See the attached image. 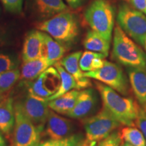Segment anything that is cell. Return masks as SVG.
Here are the masks:
<instances>
[{
    "label": "cell",
    "instance_id": "obj_1",
    "mask_svg": "<svg viewBox=\"0 0 146 146\" xmlns=\"http://www.w3.org/2000/svg\"><path fill=\"white\" fill-rule=\"evenodd\" d=\"M103 103L106 108L121 125L134 127L140 105L131 98H126L100 82L95 83Z\"/></svg>",
    "mask_w": 146,
    "mask_h": 146
},
{
    "label": "cell",
    "instance_id": "obj_2",
    "mask_svg": "<svg viewBox=\"0 0 146 146\" xmlns=\"http://www.w3.org/2000/svg\"><path fill=\"white\" fill-rule=\"evenodd\" d=\"M36 29L45 32L62 44H69L75 41L79 33L76 16L68 11L60 12L36 25Z\"/></svg>",
    "mask_w": 146,
    "mask_h": 146
},
{
    "label": "cell",
    "instance_id": "obj_3",
    "mask_svg": "<svg viewBox=\"0 0 146 146\" xmlns=\"http://www.w3.org/2000/svg\"><path fill=\"white\" fill-rule=\"evenodd\" d=\"M112 57L120 64L133 68H146V54L116 25L114 31Z\"/></svg>",
    "mask_w": 146,
    "mask_h": 146
},
{
    "label": "cell",
    "instance_id": "obj_4",
    "mask_svg": "<svg viewBox=\"0 0 146 146\" xmlns=\"http://www.w3.org/2000/svg\"><path fill=\"white\" fill-rule=\"evenodd\" d=\"M85 18L93 31L110 42L114 27V11L107 0H94L85 12Z\"/></svg>",
    "mask_w": 146,
    "mask_h": 146
},
{
    "label": "cell",
    "instance_id": "obj_5",
    "mask_svg": "<svg viewBox=\"0 0 146 146\" xmlns=\"http://www.w3.org/2000/svg\"><path fill=\"white\" fill-rule=\"evenodd\" d=\"M85 77L102 83L124 96L129 94V82L121 66L105 60L101 68L96 70L83 72Z\"/></svg>",
    "mask_w": 146,
    "mask_h": 146
},
{
    "label": "cell",
    "instance_id": "obj_6",
    "mask_svg": "<svg viewBox=\"0 0 146 146\" xmlns=\"http://www.w3.org/2000/svg\"><path fill=\"white\" fill-rule=\"evenodd\" d=\"M14 115L15 121L11 146L39 145L43 131L36 127L27 117L20 103L14 104Z\"/></svg>",
    "mask_w": 146,
    "mask_h": 146
},
{
    "label": "cell",
    "instance_id": "obj_7",
    "mask_svg": "<svg viewBox=\"0 0 146 146\" xmlns=\"http://www.w3.org/2000/svg\"><path fill=\"white\" fill-rule=\"evenodd\" d=\"M117 22L122 30L137 43L144 46L146 38V16L127 4L118 9Z\"/></svg>",
    "mask_w": 146,
    "mask_h": 146
},
{
    "label": "cell",
    "instance_id": "obj_8",
    "mask_svg": "<svg viewBox=\"0 0 146 146\" xmlns=\"http://www.w3.org/2000/svg\"><path fill=\"white\" fill-rule=\"evenodd\" d=\"M83 124L87 139L96 143L104 139L113 131L117 130L121 125L104 106L96 114L85 118Z\"/></svg>",
    "mask_w": 146,
    "mask_h": 146
},
{
    "label": "cell",
    "instance_id": "obj_9",
    "mask_svg": "<svg viewBox=\"0 0 146 146\" xmlns=\"http://www.w3.org/2000/svg\"><path fill=\"white\" fill-rule=\"evenodd\" d=\"M24 114L36 127L44 130L50 108L48 101L29 93L24 101L20 103Z\"/></svg>",
    "mask_w": 146,
    "mask_h": 146
},
{
    "label": "cell",
    "instance_id": "obj_10",
    "mask_svg": "<svg viewBox=\"0 0 146 146\" xmlns=\"http://www.w3.org/2000/svg\"><path fill=\"white\" fill-rule=\"evenodd\" d=\"M60 74L56 68L49 67L36 78L29 87V93L47 99L58 91L60 85Z\"/></svg>",
    "mask_w": 146,
    "mask_h": 146
},
{
    "label": "cell",
    "instance_id": "obj_11",
    "mask_svg": "<svg viewBox=\"0 0 146 146\" xmlns=\"http://www.w3.org/2000/svg\"><path fill=\"white\" fill-rule=\"evenodd\" d=\"M45 124L46 127L43 132L52 139H60L73 134L74 126L72 122L58 115L50 108Z\"/></svg>",
    "mask_w": 146,
    "mask_h": 146
},
{
    "label": "cell",
    "instance_id": "obj_12",
    "mask_svg": "<svg viewBox=\"0 0 146 146\" xmlns=\"http://www.w3.org/2000/svg\"><path fill=\"white\" fill-rule=\"evenodd\" d=\"M98 96L92 89H85L79 92L76 104L67 116L74 119L85 118L96 109Z\"/></svg>",
    "mask_w": 146,
    "mask_h": 146
},
{
    "label": "cell",
    "instance_id": "obj_13",
    "mask_svg": "<svg viewBox=\"0 0 146 146\" xmlns=\"http://www.w3.org/2000/svg\"><path fill=\"white\" fill-rule=\"evenodd\" d=\"M32 12L43 21L68 10L63 0H29Z\"/></svg>",
    "mask_w": 146,
    "mask_h": 146
},
{
    "label": "cell",
    "instance_id": "obj_14",
    "mask_svg": "<svg viewBox=\"0 0 146 146\" xmlns=\"http://www.w3.org/2000/svg\"><path fill=\"white\" fill-rule=\"evenodd\" d=\"M83 53L81 51L73 52L62 58L59 61V63L63 68L71 74L77 83L78 89H87L91 86V81L89 78L85 77L83 75V72L80 68L79 60Z\"/></svg>",
    "mask_w": 146,
    "mask_h": 146
},
{
    "label": "cell",
    "instance_id": "obj_15",
    "mask_svg": "<svg viewBox=\"0 0 146 146\" xmlns=\"http://www.w3.org/2000/svg\"><path fill=\"white\" fill-rule=\"evenodd\" d=\"M127 72L131 89L139 104L146 108V68L127 67Z\"/></svg>",
    "mask_w": 146,
    "mask_h": 146
},
{
    "label": "cell",
    "instance_id": "obj_16",
    "mask_svg": "<svg viewBox=\"0 0 146 146\" xmlns=\"http://www.w3.org/2000/svg\"><path fill=\"white\" fill-rule=\"evenodd\" d=\"M43 35L41 31L33 30L27 34L23 49V62L42 57Z\"/></svg>",
    "mask_w": 146,
    "mask_h": 146
},
{
    "label": "cell",
    "instance_id": "obj_17",
    "mask_svg": "<svg viewBox=\"0 0 146 146\" xmlns=\"http://www.w3.org/2000/svg\"><path fill=\"white\" fill-rule=\"evenodd\" d=\"M15 115L12 98L8 97L0 101V132L10 136L14 129Z\"/></svg>",
    "mask_w": 146,
    "mask_h": 146
},
{
    "label": "cell",
    "instance_id": "obj_18",
    "mask_svg": "<svg viewBox=\"0 0 146 146\" xmlns=\"http://www.w3.org/2000/svg\"><path fill=\"white\" fill-rule=\"evenodd\" d=\"M53 65L52 62L43 57L23 62L20 78L29 81L35 79L42 72Z\"/></svg>",
    "mask_w": 146,
    "mask_h": 146
},
{
    "label": "cell",
    "instance_id": "obj_19",
    "mask_svg": "<svg viewBox=\"0 0 146 146\" xmlns=\"http://www.w3.org/2000/svg\"><path fill=\"white\" fill-rule=\"evenodd\" d=\"M43 44L42 49V57L55 64L63 58L66 48L62 43L53 39L50 35L43 33Z\"/></svg>",
    "mask_w": 146,
    "mask_h": 146
},
{
    "label": "cell",
    "instance_id": "obj_20",
    "mask_svg": "<svg viewBox=\"0 0 146 146\" xmlns=\"http://www.w3.org/2000/svg\"><path fill=\"white\" fill-rule=\"evenodd\" d=\"M79 92L76 89H72L59 98L49 101V108L58 114L66 115L74 108Z\"/></svg>",
    "mask_w": 146,
    "mask_h": 146
},
{
    "label": "cell",
    "instance_id": "obj_21",
    "mask_svg": "<svg viewBox=\"0 0 146 146\" xmlns=\"http://www.w3.org/2000/svg\"><path fill=\"white\" fill-rule=\"evenodd\" d=\"M110 42L98 33L91 30L89 31L83 40V45L85 49L91 52L100 53L104 55L106 57L108 56Z\"/></svg>",
    "mask_w": 146,
    "mask_h": 146
},
{
    "label": "cell",
    "instance_id": "obj_22",
    "mask_svg": "<svg viewBox=\"0 0 146 146\" xmlns=\"http://www.w3.org/2000/svg\"><path fill=\"white\" fill-rule=\"evenodd\" d=\"M54 66L55 68H56V70L60 74L61 82H60V85L58 91L54 95H52V96L47 99L48 102L59 98L60 96H62L72 89H78L77 83L74 78L63 68V66L60 64L59 62L55 64Z\"/></svg>",
    "mask_w": 146,
    "mask_h": 146
},
{
    "label": "cell",
    "instance_id": "obj_23",
    "mask_svg": "<svg viewBox=\"0 0 146 146\" xmlns=\"http://www.w3.org/2000/svg\"><path fill=\"white\" fill-rule=\"evenodd\" d=\"M104 55L91 51H86L81 55L79 60L80 68L83 72H89L101 68L104 64Z\"/></svg>",
    "mask_w": 146,
    "mask_h": 146
},
{
    "label": "cell",
    "instance_id": "obj_24",
    "mask_svg": "<svg viewBox=\"0 0 146 146\" xmlns=\"http://www.w3.org/2000/svg\"><path fill=\"white\" fill-rule=\"evenodd\" d=\"M124 142L130 143L133 146H146V139L143 134L138 128L127 126L120 131Z\"/></svg>",
    "mask_w": 146,
    "mask_h": 146
},
{
    "label": "cell",
    "instance_id": "obj_25",
    "mask_svg": "<svg viewBox=\"0 0 146 146\" xmlns=\"http://www.w3.org/2000/svg\"><path fill=\"white\" fill-rule=\"evenodd\" d=\"M85 139L82 133H76L60 139H50L46 141L40 142L38 146H80Z\"/></svg>",
    "mask_w": 146,
    "mask_h": 146
},
{
    "label": "cell",
    "instance_id": "obj_26",
    "mask_svg": "<svg viewBox=\"0 0 146 146\" xmlns=\"http://www.w3.org/2000/svg\"><path fill=\"white\" fill-rule=\"evenodd\" d=\"M21 77V71L17 68L0 74V94L6 92L14 86Z\"/></svg>",
    "mask_w": 146,
    "mask_h": 146
},
{
    "label": "cell",
    "instance_id": "obj_27",
    "mask_svg": "<svg viewBox=\"0 0 146 146\" xmlns=\"http://www.w3.org/2000/svg\"><path fill=\"white\" fill-rule=\"evenodd\" d=\"M122 142L123 139L120 135V132L115 130L104 139L98 141V146H120Z\"/></svg>",
    "mask_w": 146,
    "mask_h": 146
},
{
    "label": "cell",
    "instance_id": "obj_28",
    "mask_svg": "<svg viewBox=\"0 0 146 146\" xmlns=\"http://www.w3.org/2000/svg\"><path fill=\"white\" fill-rule=\"evenodd\" d=\"M1 3L8 12L19 14L23 10L24 0H1Z\"/></svg>",
    "mask_w": 146,
    "mask_h": 146
},
{
    "label": "cell",
    "instance_id": "obj_29",
    "mask_svg": "<svg viewBox=\"0 0 146 146\" xmlns=\"http://www.w3.org/2000/svg\"><path fill=\"white\" fill-rule=\"evenodd\" d=\"M134 124L141 131L146 139V108H142L140 106L138 115L135 120Z\"/></svg>",
    "mask_w": 146,
    "mask_h": 146
},
{
    "label": "cell",
    "instance_id": "obj_30",
    "mask_svg": "<svg viewBox=\"0 0 146 146\" xmlns=\"http://www.w3.org/2000/svg\"><path fill=\"white\" fill-rule=\"evenodd\" d=\"M16 68L14 60L8 55L0 54V74Z\"/></svg>",
    "mask_w": 146,
    "mask_h": 146
},
{
    "label": "cell",
    "instance_id": "obj_31",
    "mask_svg": "<svg viewBox=\"0 0 146 146\" xmlns=\"http://www.w3.org/2000/svg\"><path fill=\"white\" fill-rule=\"evenodd\" d=\"M131 3L135 8L146 14V0H131Z\"/></svg>",
    "mask_w": 146,
    "mask_h": 146
},
{
    "label": "cell",
    "instance_id": "obj_32",
    "mask_svg": "<svg viewBox=\"0 0 146 146\" xmlns=\"http://www.w3.org/2000/svg\"><path fill=\"white\" fill-rule=\"evenodd\" d=\"M86 0H66L68 5H70V8L73 9L78 8L81 7Z\"/></svg>",
    "mask_w": 146,
    "mask_h": 146
},
{
    "label": "cell",
    "instance_id": "obj_33",
    "mask_svg": "<svg viewBox=\"0 0 146 146\" xmlns=\"http://www.w3.org/2000/svg\"><path fill=\"white\" fill-rule=\"evenodd\" d=\"M96 144V142L95 141H91L89 140L85 139V141H83V143L81 144L80 146H94Z\"/></svg>",
    "mask_w": 146,
    "mask_h": 146
},
{
    "label": "cell",
    "instance_id": "obj_34",
    "mask_svg": "<svg viewBox=\"0 0 146 146\" xmlns=\"http://www.w3.org/2000/svg\"><path fill=\"white\" fill-rule=\"evenodd\" d=\"M0 146H6V142L1 132H0Z\"/></svg>",
    "mask_w": 146,
    "mask_h": 146
},
{
    "label": "cell",
    "instance_id": "obj_35",
    "mask_svg": "<svg viewBox=\"0 0 146 146\" xmlns=\"http://www.w3.org/2000/svg\"><path fill=\"white\" fill-rule=\"evenodd\" d=\"M123 146H133L132 145H131L130 143H127V142H124V143H123Z\"/></svg>",
    "mask_w": 146,
    "mask_h": 146
},
{
    "label": "cell",
    "instance_id": "obj_36",
    "mask_svg": "<svg viewBox=\"0 0 146 146\" xmlns=\"http://www.w3.org/2000/svg\"><path fill=\"white\" fill-rule=\"evenodd\" d=\"M144 47H145V50H146V38H145V43H144Z\"/></svg>",
    "mask_w": 146,
    "mask_h": 146
},
{
    "label": "cell",
    "instance_id": "obj_37",
    "mask_svg": "<svg viewBox=\"0 0 146 146\" xmlns=\"http://www.w3.org/2000/svg\"><path fill=\"white\" fill-rule=\"evenodd\" d=\"M120 146H123V143H122V144H121V145H120Z\"/></svg>",
    "mask_w": 146,
    "mask_h": 146
},
{
    "label": "cell",
    "instance_id": "obj_38",
    "mask_svg": "<svg viewBox=\"0 0 146 146\" xmlns=\"http://www.w3.org/2000/svg\"><path fill=\"white\" fill-rule=\"evenodd\" d=\"M0 101H1V96H0Z\"/></svg>",
    "mask_w": 146,
    "mask_h": 146
},
{
    "label": "cell",
    "instance_id": "obj_39",
    "mask_svg": "<svg viewBox=\"0 0 146 146\" xmlns=\"http://www.w3.org/2000/svg\"><path fill=\"white\" fill-rule=\"evenodd\" d=\"M94 146H97V145H96H96H94Z\"/></svg>",
    "mask_w": 146,
    "mask_h": 146
}]
</instances>
